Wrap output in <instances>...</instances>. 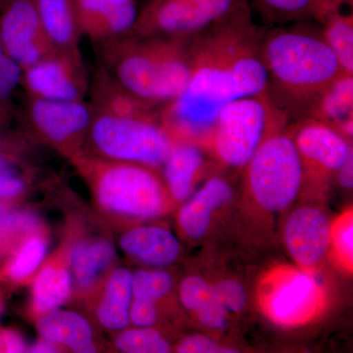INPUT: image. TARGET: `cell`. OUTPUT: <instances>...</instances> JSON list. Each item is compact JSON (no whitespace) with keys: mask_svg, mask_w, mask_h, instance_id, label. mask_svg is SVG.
<instances>
[{"mask_svg":"<svg viewBox=\"0 0 353 353\" xmlns=\"http://www.w3.org/2000/svg\"><path fill=\"white\" fill-rule=\"evenodd\" d=\"M331 243L339 256L347 264L352 265L353 260V222L352 216L341 218L332 227Z\"/></svg>","mask_w":353,"mask_h":353,"instance_id":"34","label":"cell"},{"mask_svg":"<svg viewBox=\"0 0 353 353\" xmlns=\"http://www.w3.org/2000/svg\"><path fill=\"white\" fill-rule=\"evenodd\" d=\"M11 171L13 170L10 159L6 157V153L0 150V176Z\"/></svg>","mask_w":353,"mask_h":353,"instance_id":"41","label":"cell"},{"mask_svg":"<svg viewBox=\"0 0 353 353\" xmlns=\"http://www.w3.org/2000/svg\"><path fill=\"white\" fill-rule=\"evenodd\" d=\"M28 352L22 334L11 329L0 330V353Z\"/></svg>","mask_w":353,"mask_h":353,"instance_id":"38","label":"cell"},{"mask_svg":"<svg viewBox=\"0 0 353 353\" xmlns=\"http://www.w3.org/2000/svg\"><path fill=\"white\" fill-rule=\"evenodd\" d=\"M270 19L281 22L316 20L321 24L336 11L352 4V0H254Z\"/></svg>","mask_w":353,"mask_h":353,"instance_id":"26","label":"cell"},{"mask_svg":"<svg viewBox=\"0 0 353 353\" xmlns=\"http://www.w3.org/2000/svg\"><path fill=\"white\" fill-rule=\"evenodd\" d=\"M121 250L134 261L148 266L165 267L173 264L181 252L175 234L161 226H137L119 239Z\"/></svg>","mask_w":353,"mask_h":353,"instance_id":"20","label":"cell"},{"mask_svg":"<svg viewBox=\"0 0 353 353\" xmlns=\"http://www.w3.org/2000/svg\"><path fill=\"white\" fill-rule=\"evenodd\" d=\"M27 114L39 136L70 159L83 150L92 118L90 104L29 97Z\"/></svg>","mask_w":353,"mask_h":353,"instance_id":"9","label":"cell"},{"mask_svg":"<svg viewBox=\"0 0 353 353\" xmlns=\"http://www.w3.org/2000/svg\"><path fill=\"white\" fill-rule=\"evenodd\" d=\"M43 229L38 218L29 212H13L0 219V256L15 248L30 234Z\"/></svg>","mask_w":353,"mask_h":353,"instance_id":"30","label":"cell"},{"mask_svg":"<svg viewBox=\"0 0 353 353\" xmlns=\"http://www.w3.org/2000/svg\"><path fill=\"white\" fill-rule=\"evenodd\" d=\"M64 352L63 348L48 340L41 338L31 347H28V352L55 353Z\"/></svg>","mask_w":353,"mask_h":353,"instance_id":"40","label":"cell"},{"mask_svg":"<svg viewBox=\"0 0 353 353\" xmlns=\"http://www.w3.org/2000/svg\"><path fill=\"white\" fill-rule=\"evenodd\" d=\"M263 34L243 6L190 39L189 82L159 112L160 124L172 143L202 146L228 102L267 92Z\"/></svg>","mask_w":353,"mask_h":353,"instance_id":"1","label":"cell"},{"mask_svg":"<svg viewBox=\"0 0 353 353\" xmlns=\"http://www.w3.org/2000/svg\"><path fill=\"white\" fill-rule=\"evenodd\" d=\"M81 36L103 43L131 36L138 18L134 0H74Z\"/></svg>","mask_w":353,"mask_h":353,"instance_id":"13","label":"cell"},{"mask_svg":"<svg viewBox=\"0 0 353 353\" xmlns=\"http://www.w3.org/2000/svg\"><path fill=\"white\" fill-rule=\"evenodd\" d=\"M4 215H6V214H4L3 205H2L1 203H0V219H1V218L3 217Z\"/></svg>","mask_w":353,"mask_h":353,"instance_id":"42","label":"cell"},{"mask_svg":"<svg viewBox=\"0 0 353 353\" xmlns=\"http://www.w3.org/2000/svg\"><path fill=\"white\" fill-rule=\"evenodd\" d=\"M321 25L323 38L333 50L341 68L353 75L352 12H343L341 9L328 16Z\"/></svg>","mask_w":353,"mask_h":353,"instance_id":"28","label":"cell"},{"mask_svg":"<svg viewBox=\"0 0 353 353\" xmlns=\"http://www.w3.org/2000/svg\"><path fill=\"white\" fill-rule=\"evenodd\" d=\"M0 39L23 70L57 51L41 26L34 0H6L0 11Z\"/></svg>","mask_w":353,"mask_h":353,"instance_id":"11","label":"cell"},{"mask_svg":"<svg viewBox=\"0 0 353 353\" xmlns=\"http://www.w3.org/2000/svg\"><path fill=\"white\" fill-rule=\"evenodd\" d=\"M24 190V180L15 172H8L0 176V199H15L19 196Z\"/></svg>","mask_w":353,"mask_h":353,"instance_id":"37","label":"cell"},{"mask_svg":"<svg viewBox=\"0 0 353 353\" xmlns=\"http://www.w3.org/2000/svg\"><path fill=\"white\" fill-rule=\"evenodd\" d=\"M331 222L320 209H296L285 221L284 240L288 252L305 268L321 261L331 245Z\"/></svg>","mask_w":353,"mask_h":353,"instance_id":"15","label":"cell"},{"mask_svg":"<svg viewBox=\"0 0 353 353\" xmlns=\"http://www.w3.org/2000/svg\"><path fill=\"white\" fill-rule=\"evenodd\" d=\"M48 239L43 229L30 234L12 252L4 275L14 283H25L36 275L48 252Z\"/></svg>","mask_w":353,"mask_h":353,"instance_id":"27","label":"cell"},{"mask_svg":"<svg viewBox=\"0 0 353 353\" xmlns=\"http://www.w3.org/2000/svg\"><path fill=\"white\" fill-rule=\"evenodd\" d=\"M320 289L315 279L304 272H289L273 283L266 296V307L274 321L296 325L316 312Z\"/></svg>","mask_w":353,"mask_h":353,"instance_id":"16","label":"cell"},{"mask_svg":"<svg viewBox=\"0 0 353 353\" xmlns=\"http://www.w3.org/2000/svg\"><path fill=\"white\" fill-rule=\"evenodd\" d=\"M132 299V272L126 268H114L88 303L101 328L119 332L129 326Z\"/></svg>","mask_w":353,"mask_h":353,"instance_id":"18","label":"cell"},{"mask_svg":"<svg viewBox=\"0 0 353 353\" xmlns=\"http://www.w3.org/2000/svg\"><path fill=\"white\" fill-rule=\"evenodd\" d=\"M176 352L179 353H238V350L234 348L225 347L220 345L217 341L201 336V334H194L187 336L178 343L176 347Z\"/></svg>","mask_w":353,"mask_h":353,"instance_id":"35","label":"cell"},{"mask_svg":"<svg viewBox=\"0 0 353 353\" xmlns=\"http://www.w3.org/2000/svg\"><path fill=\"white\" fill-rule=\"evenodd\" d=\"M173 278L162 270H139L132 273V299L159 303L171 294Z\"/></svg>","mask_w":353,"mask_h":353,"instance_id":"31","label":"cell"},{"mask_svg":"<svg viewBox=\"0 0 353 353\" xmlns=\"http://www.w3.org/2000/svg\"><path fill=\"white\" fill-rule=\"evenodd\" d=\"M245 6L243 0H153L139 13L132 37H189Z\"/></svg>","mask_w":353,"mask_h":353,"instance_id":"8","label":"cell"},{"mask_svg":"<svg viewBox=\"0 0 353 353\" xmlns=\"http://www.w3.org/2000/svg\"><path fill=\"white\" fill-rule=\"evenodd\" d=\"M22 75L23 69L7 54L0 39V124L10 116L13 94Z\"/></svg>","mask_w":353,"mask_h":353,"instance_id":"32","label":"cell"},{"mask_svg":"<svg viewBox=\"0 0 353 353\" xmlns=\"http://www.w3.org/2000/svg\"><path fill=\"white\" fill-rule=\"evenodd\" d=\"M117 252L104 236H85L72 241L69 266L73 294L90 301L109 273L115 268Z\"/></svg>","mask_w":353,"mask_h":353,"instance_id":"14","label":"cell"},{"mask_svg":"<svg viewBox=\"0 0 353 353\" xmlns=\"http://www.w3.org/2000/svg\"><path fill=\"white\" fill-rule=\"evenodd\" d=\"M261 50L268 88H274L269 97L273 101L280 97L275 103L288 114L294 108L305 114L316 97L345 73L321 27L301 22L273 30L263 34Z\"/></svg>","mask_w":353,"mask_h":353,"instance_id":"2","label":"cell"},{"mask_svg":"<svg viewBox=\"0 0 353 353\" xmlns=\"http://www.w3.org/2000/svg\"><path fill=\"white\" fill-rule=\"evenodd\" d=\"M85 145L92 150L85 152L104 159L159 169L173 143L160 124L159 116L143 117L92 110Z\"/></svg>","mask_w":353,"mask_h":353,"instance_id":"6","label":"cell"},{"mask_svg":"<svg viewBox=\"0 0 353 353\" xmlns=\"http://www.w3.org/2000/svg\"><path fill=\"white\" fill-rule=\"evenodd\" d=\"M88 183L97 208L118 219L148 220L174 206L159 169L113 161L82 150L71 158Z\"/></svg>","mask_w":353,"mask_h":353,"instance_id":"4","label":"cell"},{"mask_svg":"<svg viewBox=\"0 0 353 353\" xmlns=\"http://www.w3.org/2000/svg\"><path fill=\"white\" fill-rule=\"evenodd\" d=\"M6 0H0V11H1L2 7H3L4 3H6Z\"/></svg>","mask_w":353,"mask_h":353,"instance_id":"43","label":"cell"},{"mask_svg":"<svg viewBox=\"0 0 353 353\" xmlns=\"http://www.w3.org/2000/svg\"><path fill=\"white\" fill-rule=\"evenodd\" d=\"M305 114L322 121L345 138L352 139L353 124V75L343 73L318 95Z\"/></svg>","mask_w":353,"mask_h":353,"instance_id":"23","label":"cell"},{"mask_svg":"<svg viewBox=\"0 0 353 353\" xmlns=\"http://www.w3.org/2000/svg\"><path fill=\"white\" fill-rule=\"evenodd\" d=\"M234 196L233 188L224 178L212 176L185 201L178 214L181 231L190 240H201L208 233L213 213L226 205Z\"/></svg>","mask_w":353,"mask_h":353,"instance_id":"19","label":"cell"},{"mask_svg":"<svg viewBox=\"0 0 353 353\" xmlns=\"http://www.w3.org/2000/svg\"><path fill=\"white\" fill-rule=\"evenodd\" d=\"M214 288L229 314H238L245 307L248 296L245 288L238 281L222 280L216 283Z\"/></svg>","mask_w":353,"mask_h":353,"instance_id":"33","label":"cell"},{"mask_svg":"<svg viewBox=\"0 0 353 353\" xmlns=\"http://www.w3.org/2000/svg\"><path fill=\"white\" fill-rule=\"evenodd\" d=\"M36 328L41 338L76 353L97 352L94 332L83 316L74 311L55 310L37 318Z\"/></svg>","mask_w":353,"mask_h":353,"instance_id":"21","label":"cell"},{"mask_svg":"<svg viewBox=\"0 0 353 353\" xmlns=\"http://www.w3.org/2000/svg\"><path fill=\"white\" fill-rule=\"evenodd\" d=\"M21 85L29 97L48 101H83L88 79L81 51H59L23 70Z\"/></svg>","mask_w":353,"mask_h":353,"instance_id":"10","label":"cell"},{"mask_svg":"<svg viewBox=\"0 0 353 353\" xmlns=\"http://www.w3.org/2000/svg\"><path fill=\"white\" fill-rule=\"evenodd\" d=\"M336 173H338L339 182L341 187L347 190H352L353 187V152L350 153Z\"/></svg>","mask_w":353,"mask_h":353,"instance_id":"39","label":"cell"},{"mask_svg":"<svg viewBox=\"0 0 353 353\" xmlns=\"http://www.w3.org/2000/svg\"><path fill=\"white\" fill-rule=\"evenodd\" d=\"M114 345L121 352L167 353L172 347L168 340L153 327H136L119 331Z\"/></svg>","mask_w":353,"mask_h":353,"instance_id":"29","label":"cell"},{"mask_svg":"<svg viewBox=\"0 0 353 353\" xmlns=\"http://www.w3.org/2000/svg\"><path fill=\"white\" fill-rule=\"evenodd\" d=\"M179 294L183 307L194 313L204 327L222 330L227 326L230 314L221 303L214 285L199 276H190L181 283Z\"/></svg>","mask_w":353,"mask_h":353,"instance_id":"25","label":"cell"},{"mask_svg":"<svg viewBox=\"0 0 353 353\" xmlns=\"http://www.w3.org/2000/svg\"><path fill=\"white\" fill-rule=\"evenodd\" d=\"M289 132L303 160L304 170L310 169L324 175L334 173L352 152L350 139L315 118L301 121Z\"/></svg>","mask_w":353,"mask_h":353,"instance_id":"12","label":"cell"},{"mask_svg":"<svg viewBox=\"0 0 353 353\" xmlns=\"http://www.w3.org/2000/svg\"><path fill=\"white\" fill-rule=\"evenodd\" d=\"M44 32L55 50L80 51L74 0H34Z\"/></svg>","mask_w":353,"mask_h":353,"instance_id":"24","label":"cell"},{"mask_svg":"<svg viewBox=\"0 0 353 353\" xmlns=\"http://www.w3.org/2000/svg\"><path fill=\"white\" fill-rule=\"evenodd\" d=\"M0 312H1V299H0Z\"/></svg>","mask_w":353,"mask_h":353,"instance_id":"44","label":"cell"},{"mask_svg":"<svg viewBox=\"0 0 353 353\" xmlns=\"http://www.w3.org/2000/svg\"><path fill=\"white\" fill-rule=\"evenodd\" d=\"M205 158L201 146L176 141L162 167L163 180L174 201H187L203 171Z\"/></svg>","mask_w":353,"mask_h":353,"instance_id":"22","label":"cell"},{"mask_svg":"<svg viewBox=\"0 0 353 353\" xmlns=\"http://www.w3.org/2000/svg\"><path fill=\"white\" fill-rule=\"evenodd\" d=\"M158 321V303L143 299H132L130 323L136 327H154Z\"/></svg>","mask_w":353,"mask_h":353,"instance_id":"36","label":"cell"},{"mask_svg":"<svg viewBox=\"0 0 353 353\" xmlns=\"http://www.w3.org/2000/svg\"><path fill=\"white\" fill-rule=\"evenodd\" d=\"M245 168L253 199L269 212L289 208L303 188L305 171L289 131L267 139Z\"/></svg>","mask_w":353,"mask_h":353,"instance_id":"7","label":"cell"},{"mask_svg":"<svg viewBox=\"0 0 353 353\" xmlns=\"http://www.w3.org/2000/svg\"><path fill=\"white\" fill-rule=\"evenodd\" d=\"M70 246L71 243H65L34 275L31 301L34 318L59 308L73 294L69 266Z\"/></svg>","mask_w":353,"mask_h":353,"instance_id":"17","label":"cell"},{"mask_svg":"<svg viewBox=\"0 0 353 353\" xmlns=\"http://www.w3.org/2000/svg\"><path fill=\"white\" fill-rule=\"evenodd\" d=\"M190 38L128 36L101 43L103 67L130 94L153 106L165 104L182 94L189 82Z\"/></svg>","mask_w":353,"mask_h":353,"instance_id":"3","label":"cell"},{"mask_svg":"<svg viewBox=\"0 0 353 353\" xmlns=\"http://www.w3.org/2000/svg\"><path fill=\"white\" fill-rule=\"evenodd\" d=\"M287 122L288 113L268 92L240 97L220 109L201 148H209L228 167L243 168L260 145L284 130Z\"/></svg>","mask_w":353,"mask_h":353,"instance_id":"5","label":"cell"}]
</instances>
